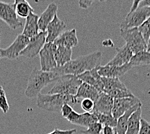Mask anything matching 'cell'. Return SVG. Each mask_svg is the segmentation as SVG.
I'll list each match as a JSON object with an SVG mask.
<instances>
[{
    "label": "cell",
    "mask_w": 150,
    "mask_h": 134,
    "mask_svg": "<svg viewBox=\"0 0 150 134\" xmlns=\"http://www.w3.org/2000/svg\"><path fill=\"white\" fill-rule=\"evenodd\" d=\"M60 76L54 71H43L34 68L31 72L25 95L27 98H37L42 90L53 82H56Z\"/></svg>",
    "instance_id": "7a4b0ae2"
},
{
    "label": "cell",
    "mask_w": 150,
    "mask_h": 134,
    "mask_svg": "<svg viewBox=\"0 0 150 134\" xmlns=\"http://www.w3.org/2000/svg\"><path fill=\"white\" fill-rule=\"evenodd\" d=\"M98 90H96L95 87L87 85L86 83H82L81 84L76 95H75L78 99H89L95 102L96 99L100 94Z\"/></svg>",
    "instance_id": "ffe728a7"
},
{
    "label": "cell",
    "mask_w": 150,
    "mask_h": 134,
    "mask_svg": "<svg viewBox=\"0 0 150 134\" xmlns=\"http://www.w3.org/2000/svg\"><path fill=\"white\" fill-rule=\"evenodd\" d=\"M80 104L83 110L86 112H92L93 110L94 106H95V102L89 99H83L81 101Z\"/></svg>",
    "instance_id": "1f68e13d"
},
{
    "label": "cell",
    "mask_w": 150,
    "mask_h": 134,
    "mask_svg": "<svg viewBox=\"0 0 150 134\" xmlns=\"http://www.w3.org/2000/svg\"><path fill=\"white\" fill-rule=\"evenodd\" d=\"M56 46H62L64 47L72 48L79 44L76 29L65 30L54 41Z\"/></svg>",
    "instance_id": "e0dca14e"
},
{
    "label": "cell",
    "mask_w": 150,
    "mask_h": 134,
    "mask_svg": "<svg viewBox=\"0 0 150 134\" xmlns=\"http://www.w3.org/2000/svg\"><path fill=\"white\" fill-rule=\"evenodd\" d=\"M0 109L4 114H7L9 110V105L6 94L0 95Z\"/></svg>",
    "instance_id": "836d02e7"
},
{
    "label": "cell",
    "mask_w": 150,
    "mask_h": 134,
    "mask_svg": "<svg viewBox=\"0 0 150 134\" xmlns=\"http://www.w3.org/2000/svg\"><path fill=\"white\" fill-rule=\"evenodd\" d=\"M73 111V109L71 105L68 104H65L63 107H62L60 112L62 114V117L64 118H66L67 119V117L69 116Z\"/></svg>",
    "instance_id": "e575fe53"
},
{
    "label": "cell",
    "mask_w": 150,
    "mask_h": 134,
    "mask_svg": "<svg viewBox=\"0 0 150 134\" xmlns=\"http://www.w3.org/2000/svg\"><path fill=\"white\" fill-rule=\"evenodd\" d=\"M132 68L133 66L129 63L120 67L105 65V66L98 67V73L101 77L118 78L119 77L124 76Z\"/></svg>",
    "instance_id": "4fadbf2b"
},
{
    "label": "cell",
    "mask_w": 150,
    "mask_h": 134,
    "mask_svg": "<svg viewBox=\"0 0 150 134\" xmlns=\"http://www.w3.org/2000/svg\"><path fill=\"white\" fill-rule=\"evenodd\" d=\"M58 5L55 3H51L45 10L40 15L38 19V27L39 30L42 32L46 31L49 24L54 19L55 15L57 14Z\"/></svg>",
    "instance_id": "ac0fdd59"
},
{
    "label": "cell",
    "mask_w": 150,
    "mask_h": 134,
    "mask_svg": "<svg viewBox=\"0 0 150 134\" xmlns=\"http://www.w3.org/2000/svg\"><path fill=\"white\" fill-rule=\"evenodd\" d=\"M104 126L98 122H96L90 125L86 130L81 131L82 134H102Z\"/></svg>",
    "instance_id": "f546056e"
},
{
    "label": "cell",
    "mask_w": 150,
    "mask_h": 134,
    "mask_svg": "<svg viewBox=\"0 0 150 134\" xmlns=\"http://www.w3.org/2000/svg\"><path fill=\"white\" fill-rule=\"evenodd\" d=\"M14 5L18 17L27 18L31 12H34L33 8L25 0H16L14 2Z\"/></svg>",
    "instance_id": "cb8c5ba5"
},
{
    "label": "cell",
    "mask_w": 150,
    "mask_h": 134,
    "mask_svg": "<svg viewBox=\"0 0 150 134\" xmlns=\"http://www.w3.org/2000/svg\"><path fill=\"white\" fill-rule=\"evenodd\" d=\"M102 45L104 46H113L114 43L111 39H105L104 41H103Z\"/></svg>",
    "instance_id": "60d3db41"
},
{
    "label": "cell",
    "mask_w": 150,
    "mask_h": 134,
    "mask_svg": "<svg viewBox=\"0 0 150 134\" xmlns=\"http://www.w3.org/2000/svg\"><path fill=\"white\" fill-rule=\"evenodd\" d=\"M146 45H147V48H146V51L150 52V37L148 39V41L146 42Z\"/></svg>",
    "instance_id": "b9f144b4"
},
{
    "label": "cell",
    "mask_w": 150,
    "mask_h": 134,
    "mask_svg": "<svg viewBox=\"0 0 150 134\" xmlns=\"http://www.w3.org/2000/svg\"><path fill=\"white\" fill-rule=\"evenodd\" d=\"M93 3V1H89V0L88 1L81 0V1H79V7L80 8H83V9H87L91 6Z\"/></svg>",
    "instance_id": "74e56055"
},
{
    "label": "cell",
    "mask_w": 150,
    "mask_h": 134,
    "mask_svg": "<svg viewBox=\"0 0 150 134\" xmlns=\"http://www.w3.org/2000/svg\"><path fill=\"white\" fill-rule=\"evenodd\" d=\"M80 116V114L77 113L75 111H73L71 113V114L67 117V120L69 121V122L75 124L76 122L77 121L78 119H79V117Z\"/></svg>",
    "instance_id": "8d00e7d4"
},
{
    "label": "cell",
    "mask_w": 150,
    "mask_h": 134,
    "mask_svg": "<svg viewBox=\"0 0 150 134\" xmlns=\"http://www.w3.org/2000/svg\"><path fill=\"white\" fill-rule=\"evenodd\" d=\"M129 63L133 67L150 65V52L145 51L133 55Z\"/></svg>",
    "instance_id": "484cf974"
},
{
    "label": "cell",
    "mask_w": 150,
    "mask_h": 134,
    "mask_svg": "<svg viewBox=\"0 0 150 134\" xmlns=\"http://www.w3.org/2000/svg\"><path fill=\"white\" fill-rule=\"evenodd\" d=\"M139 134H150V123L142 118L140 121V128Z\"/></svg>",
    "instance_id": "d6a6232c"
},
{
    "label": "cell",
    "mask_w": 150,
    "mask_h": 134,
    "mask_svg": "<svg viewBox=\"0 0 150 134\" xmlns=\"http://www.w3.org/2000/svg\"><path fill=\"white\" fill-rule=\"evenodd\" d=\"M56 48V45L54 43H46L40 52L39 55L42 70L49 72L57 67L54 58Z\"/></svg>",
    "instance_id": "9c48e42d"
},
{
    "label": "cell",
    "mask_w": 150,
    "mask_h": 134,
    "mask_svg": "<svg viewBox=\"0 0 150 134\" xmlns=\"http://www.w3.org/2000/svg\"><path fill=\"white\" fill-rule=\"evenodd\" d=\"M140 107H142L141 102L136 105L135 107H133V108L129 109V110H127L122 116L120 117L119 119L117 120V126L114 128L115 130L117 132V134H126L128 119H129L131 115Z\"/></svg>",
    "instance_id": "603a6c76"
},
{
    "label": "cell",
    "mask_w": 150,
    "mask_h": 134,
    "mask_svg": "<svg viewBox=\"0 0 150 134\" xmlns=\"http://www.w3.org/2000/svg\"><path fill=\"white\" fill-rule=\"evenodd\" d=\"M96 122H98V119L95 113L85 112L83 114H80V116L75 123V125L86 127L87 128L92 124Z\"/></svg>",
    "instance_id": "4316f807"
},
{
    "label": "cell",
    "mask_w": 150,
    "mask_h": 134,
    "mask_svg": "<svg viewBox=\"0 0 150 134\" xmlns=\"http://www.w3.org/2000/svg\"><path fill=\"white\" fill-rule=\"evenodd\" d=\"M148 7L150 8V0H143V1H140L139 5V7Z\"/></svg>",
    "instance_id": "ab89813d"
},
{
    "label": "cell",
    "mask_w": 150,
    "mask_h": 134,
    "mask_svg": "<svg viewBox=\"0 0 150 134\" xmlns=\"http://www.w3.org/2000/svg\"><path fill=\"white\" fill-rule=\"evenodd\" d=\"M5 95V91L4 90V88L0 85V95Z\"/></svg>",
    "instance_id": "7bdbcfd3"
},
{
    "label": "cell",
    "mask_w": 150,
    "mask_h": 134,
    "mask_svg": "<svg viewBox=\"0 0 150 134\" xmlns=\"http://www.w3.org/2000/svg\"><path fill=\"white\" fill-rule=\"evenodd\" d=\"M107 94L114 99L126 98H131L135 96V95H134L133 93L131 92L128 88L113 90L107 93Z\"/></svg>",
    "instance_id": "f1b7e54d"
},
{
    "label": "cell",
    "mask_w": 150,
    "mask_h": 134,
    "mask_svg": "<svg viewBox=\"0 0 150 134\" xmlns=\"http://www.w3.org/2000/svg\"><path fill=\"white\" fill-rule=\"evenodd\" d=\"M138 29L142 34L146 42L148 41L150 37V16L138 28Z\"/></svg>",
    "instance_id": "4dcf8cb0"
},
{
    "label": "cell",
    "mask_w": 150,
    "mask_h": 134,
    "mask_svg": "<svg viewBox=\"0 0 150 134\" xmlns=\"http://www.w3.org/2000/svg\"><path fill=\"white\" fill-rule=\"evenodd\" d=\"M82 82L73 75L60 76L48 92L49 94H64L75 96Z\"/></svg>",
    "instance_id": "277c9868"
},
{
    "label": "cell",
    "mask_w": 150,
    "mask_h": 134,
    "mask_svg": "<svg viewBox=\"0 0 150 134\" xmlns=\"http://www.w3.org/2000/svg\"><path fill=\"white\" fill-rule=\"evenodd\" d=\"M142 107L134 112L128 119L127 129L126 134H139L140 128V121H141Z\"/></svg>",
    "instance_id": "7402d4cb"
},
{
    "label": "cell",
    "mask_w": 150,
    "mask_h": 134,
    "mask_svg": "<svg viewBox=\"0 0 150 134\" xmlns=\"http://www.w3.org/2000/svg\"><path fill=\"white\" fill-rule=\"evenodd\" d=\"M0 19L12 30L23 26V22L16 14L14 4L0 1Z\"/></svg>",
    "instance_id": "52a82bcc"
},
{
    "label": "cell",
    "mask_w": 150,
    "mask_h": 134,
    "mask_svg": "<svg viewBox=\"0 0 150 134\" xmlns=\"http://www.w3.org/2000/svg\"><path fill=\"white\" fill-rule=\"evenodd\" d=\"M149 16V7H139L136 11L127 14L126 18L120 23V30L139 28Z\"/></svg>",
    "instance_id": "8992f818"
},
{
    "label": "cell",
    "mask_w": 150,
    "mask_h": 134,
    "mask_svg": "<svg viewBox=\"0 0 150 134\" xmlns=\"http://www.w3.org/2000/svg\"><path fill=\"white\" fill-rule=\"evenodd\" d=\"M115 134H117V132H116V131H115Z\"/></svg>",
    "instance_id": "f6af8a7d"
},
{
    "label": "cell",
    "mask_w": 150,
    "mask_h": 134,
    "mask_svg": "<svg viewBox=\"0 0 150 134\" xmlns=\"http://www.w3.org/2000/svg\"><path fill=\"white\" fill-rule=\"evenodd\" d=\"M102 134H115V129L109 126H104Z\"/></svg>",
    "instance_id": "f35d334b"
},
{
    "label": "cell",
    "mask_w": 150,
    "mask_h": 134,
    "mask_svg": "<svg viewBox=\"0 0 150 134\" xmlns=\"http://www.w3.org/2000/svg\"><path fill=\"white\" fill-rule=\"evenodd\" d=\"M67 25L63 21L58 17L57 14L49 24L46 29V43H53L61 34L65 31Z\"/></svg>",
    "instance_id": "7c38bea8"
},
{
    "label": "cell",
    "mask_w": 150,
    "mask_h": 134,
    "mask_svg": "<svg viewBox=\"0 0 150 134\" xmlns=\"http://www.w3.org/2000/svg\"><path fill=\"white\" fill-rule=\"evenodd\" d=\"M113 102L114 99L107 93L102 92L95 102V106L92 112L105 115H112Z\"/></svg>",
    "instance_id": "9a60e30c"
},
{
    "label": "cell",
    "mask_w": 150,
    "mask_h": 134,
    "mask_svg": "<svg viewBox=\"0 0 150 134\" xmlns=\"http://www.w3.org/2000/svg\"><path fill=\"white\" fill-rule=\"evenodd\" d=\"M29 39L22 34L18 35L12 44L6 48H0V54L1 58H7L14 60L20 56V53L25 48Z\"/></svg>",
    "instance_id": "ba28073f"
},
{
    "label": "cell",
    "mask_w": 150,
    "mask_h": 134,
    "mask_svg": "<svg viewBox=\"0 0 150 134\" xmlns=\"http://www.w3.org/2000/svg\"><path fill=\"white\" fill-rule=\"evenodd\" d=\"M117 54L107 64L110 66L120 67L129 63L133 56L132 51L128 46L125 45L120 48H116Z\"/></svg>",
    "instance_id": "2e32d148"
},
{
    "label": "cell",
    "mask_w": 150,
    "mask_h": 134,
    "mask_svg": "<svg viewBox=\"0 0 150 134\" xmlns=\"http://www.w3.org/2000/svg\"><path fill=\"white\" fill-rule=\"evenodd\" d=\"M120 36L126 41V45L134 55L140 52L146 51V42L138 28L120 30Z\"/></svg>",
    "instance_id": "5b68a950"
},
{
    "label": "cell",
    "mask_w": 150,
    "mask_h": 134,
    "mask_svg": "<svg viewBox=\"0 0 150 134\" xmlns=\"http://www.w3.org/2000/svg\"><path fill=\"white\" fill-rule=\"evenodd\" d=\"M93 113L95 114L96 117H97L98 122L102 124L104 127L109 126L112 128H115L117 126V119L112 117V115H105L96 113V112H93Z\"/></svg>",
    "instance_id": "83f0119b"
},
{
    "label": "cell",
    "mask_w": 150,
    "mask_h": 134,
    "mask_svg": "<svg viewBox=\"0 0 150 134\" xmlns=\"http://www.w3.org/2000/svg\"><path fill=\"white\" fill-rule=\"evenodd\" d=\"M47 32H40L38 35L29 39L27 46L20 53V56H23L27 58H32L39 54L40 52L46 43Z\"/></svg>",
    "instance_id": "30bf717a"
},
{
    "label": "cell",
    "mask_w": 150,
    "mask_h": 134,
    "mask_svg": "<svg viewBox=\"0 0 150 134\" xmlns=\"http://www.w3.org/2000/svg\"><path fill=\"white\" fill-rule=\"evenodd\" d=\"M72 48L56 46L54 52V58L57 67L64 66L72 60Z\"/></svg>",
    "instance_id": "44dd1931"
},
{
    "label": "cell",
    "mask_w": 150,
    "mask_h": 134,
    "mask_svg": "<svg viewBox=\"0 0 150 134\" xmlns=\"http://www.w3.org/2000/svg\"><path fill=\"white\" fill-rule=\"evenodd\" d=\"M80 99L76 96L64 94H40L36 100L37 107L52 112H60L62 107L65 104L74 105L80 102Z\"/></svg>",
    "instance_id": "3957f363"
},
{
    "label": "cell",
    "mask_w": 150,
    "mask_h": 134,
    "mask_svg": "<svg viewBox=\"0 0 150 134\" xmlns=\"http://www.w3.org/2000/svg\"><path fill=\"white\" fill-rule=\"evenodd\" d=\"M140 102H141V101L136 96L131 98L115 99H114L113 107L112 110V116L118 120L127 110Z\"/></svg>",
    "instance_id": "8fae6325"
},
{
    "label": "cell",
    "mask_w": 150,
    "mask_h": 134,
    "mask_svg": "<svg viewBox=\"0 0 150 134\" xmlns=\"http://www.w3.org/2000/svg\"><path fill=\"white\" fill-rule=\"evenodd\" d=\"M76 132H77V130L76 129L62 130H60L59 128H55L53 132H50L47 134H74Z\"/></svg>",
    "instance_id": "d590c367"
},
{
    "label": "cell",
    "mask_w": 150,
    "mask_h": 134,
    "mask_svg": "<svg viewBox=\"0 0 150 134\" xmlns=\"http://www.w3.org/2000/svg\"><path fill=\"white\" fill-rule=\"evenodd\" d=\"M102 58V52L96 51L72 60L64 66L56 67L52 71H54L60 76L64 75H73L77 76L85 72L100 66Z\"/></svg>",
    "instance_id": "6da1fadb"
},
{
    "label": "cell",
    "mask_w": 150,
    "mask_h": 134,
    "mask_svg": "<svg viewBox=\"0 0 150 134\" xmlns=\"http://www.w3.org/2000/svg\"><path fill=\"white\" fill-rule=\"evenodd\" d=\"M38 19L39 17L37 14H34V12H31L28 15L22 32L23 36L30 39L38 34L40 32L39 31Z\"/></svg>",
    "instance_id": "d6986e66"
},
{
    "label": "cell",
    "mask_w": 150,
    "mask_h": 134,
    "mask_svg": "<svg viewBox=\"0 0 150 134\" xmlns=\"http://www.w3.org/2000/svg\"><path fill=\"white\" fill-rule=\"evenodd\" d=\"M102 77V81L104 86V93H107L111 90L116 89H126V85L121 81L119 78H110V77Z\"/></svg>",
    "instance_id": "d4e9b609"
},
{
    "label": "cell",
    "mask_w": 150,
    "mask_h": 134,
    "mask_svg": "<svg viewBox=\"0 0 150 134\" xmlns=\"http://www.w3.org/2000/svg\"><path fill=\"white\" fill-rule=\"evenodd\" d=\"M77 77L82 83L95 87L100 93L104 92L102 77L100 76L98 73V67L94 68L93 70L85 72L77 76Z\"/></svg>",
    "instance_id": "5bb4252c"
},
{
    "label": "cell",
    "mask_w": 150,
    "mask_h": 134,
    "mask_svg": "<svg viewBox=\"0 0 150 134\" xmlns=\"http://www.w3.org/2000/svg\"><path fill=\"white\" fill-rule=\"evenodd\" d=\"M0 37H1V34H0ZM1 59V54H0V60Z\"/></svg>",
    "instance_id": "ee69618b"
}]
</instances>
